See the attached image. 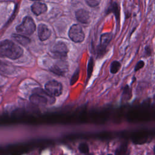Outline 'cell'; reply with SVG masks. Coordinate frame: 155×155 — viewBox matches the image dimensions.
I'll return each mask as SVG.
<instances>
[{"label":"cell","mask_w":155,"mask_h":155,"mask_svg":"<svg viewBox=\"0 0 155 155\" xmlns=\"http://www.w3.org/2000/svg\"><path fill=\"white\" fill-rule=\"evenodd\" d=\"M23 54L22 48L13 41L5 39L0 42V57L12 60L19 58Z\"/></svg>","instance_id":"1"},{"label":"cell","mask_w":155,"mask_h":155,"mask_svg":"<svg viewBox=\"0 0 155 155\" xmlns=\"http://www.w3.org/2000/svg\"><path fill=\"white\" fill-rule=\"evenodd\" d=\"M30 101L31 103L37 105H51L55 102V98L45 90L36 88L33 90V94L30 96Z\"/></svg>","instance_id":"2"},{"label":"cell","mask_w":155,"mask_h":155,"mask_svg":"<svg viewBox=\"0 0 155 155\" xmlns=\"http://www.w3.org/2000/svg\"><path fill=\"white\" fill-rule=\"evenodd\" d=\"M36 30V25L33 19L30 16H25L21 24L16 26V30L18 33L25 36L32 35Z\"/></svg>","instance_id":"3"},{"label":"cell","mask_w":155,"mask_h":155,"mask_svg":"<svg viewBox=\"0 0 155 155\" xmlns=\"http://www.w3.org/2000/svg\"><path fill=\"white\" fill-rule=\"evenodd\" d=\"M113 39L112 33H105L100 37L99 44L97 47V58L102 57L107 51V48Z\"/></svg>","instance_id":"4"},{"label":"cell","mask_w":155,"mask_h":155,"mask_svg":"<svg viewBox=\"0 0 155 155\" xmlns=\"http://www.w3.org/2000/svg\"><path fill=\"white\" fill-rule=\"evenodd\" d=\"M68 51V49L66 44L62 41L56 42L51 49V53L53 56L60 59H63L66 58Z\"/></svg>","instance_id":"5"},{"label":"cell","mask_w":155,"mask_h":155,"mask_svg":"<svg viewBox=\"0 0 155 155\" xmlns=\"http://www.w3.org/2000/svg\"><path fill=\"white\" fill-rule=\"evenodd\" d=\"M68 36L74 42H81L85 38V34L79 24H73L68 31Z\"/></svg>","instance_id":"6"},{"label":"cell","mask_w":155,"mask_h":155,"mask_svg":"<svg viewBox=\"0 0 155 155\" xmlns=\"http://www.w3.org/2000/svg\"><path fill=\"white\" fill-rule=\"evenodd\" d=\"M45 90L54 97L59 96L62 93V85L56 81H50L45 84Z\"/></svg>","instance_id":"7"},{"label":"cell","mask_w":155,"mask_h":155,"mask_svg":"<svg viewBox=\"0 0 155 155\" xmlns=\"http://www.w3.org/2000/svg\"><path fill=\"white\" fill-rule=\"evenodd\" d=\"M67 70L68 65L67 62L62 59L50 68V71L57 75H64Z\"/></svg>","instance_id":"8"},{"label":"cell","mask_w":155,"mask_h":155,"mask_svg":"<svg viewBox=\"0 0 155 155\" xmlns=\"http://www.w3.org/2000/svg\"><path fill=\"white\" fill-rule=\"evenodd\" d=\"M38 35L41 41L48 39L51 36V30L44 24H40L38 26Z\"/></svg>","instance_id":"9"},{"label":"cell","mask_w":155,"mask_h":155,"mask_svg":"<svg viewBox=\"0 0 155 155\" xmlns=\"http://www.w3.org/2000/svg\"><path fill=\"white\" fill-rule=\"evenodd\" d=\"M76 19L82 24H88L90 21V16L89 12L83 8L79 9L75 12Z\"/></svg>","instance_id":"10"},{"label":"cell","mask_w":155,"mask_h":155,"mask_svg":"<svg viewBox=\"0 0 155 155\" xmlns=\"http://www.w3.org/2000/svg\"><path fill=\"white\" fill-rule=\"evenodd\" d=\"M110 13L114 14L115 18H116V21L117 24V25H119V22H120V7L116 2H111V4L110 5V6L108 7V8L107 9L106 14L108 15Z\"/></svg>","instance_id":"11"},{"label":"cell","mask_w":155,"mask_h":155,"mask_svg":"<svg viewBox=\"0 0 155 155\" xmlns=\"http://www.w3.org/2000/svg\"><path fill=\"white\" fill-rule=\"evenodd\" d=\"M31 10L35 15L38 16L46 12L47 10V7L46 4L44 3L36 2L31 6Z\"/></svg>","instance_id":"12"},{"label":"cell","mask_w":155,"mask_h":155,"mask_svg":"<svg viewBox=\"0 0 155 155\" xmlns=\"http://www.w3.org/2000/svg\"><path fill=\"white\" fill-rule=\"evenodd\" d=\"M12 38L18 43L19 44L26 46L30 42V39L27 38L26 36L23 35H19V34H13L12 35Z\"/></svg>","instance_id":"13"},{"label":"cell","mask_w":155,"mask_h":155,"mask_svg":"<svg viewBox=\"0 0 155 155\" xmlns=\"http://www.w3.org/2000/svg\"><path fill=\"white\" fill-rule=\"evenodd\" d=\"M128 151V142L122 143L115 151V155H126Z\"/></svg>","instance_id":"14"},{"label":"cell","mask_w":155,"mask_h":155,"mask_svg":"<svg viewBox=\"0 0 155 155\" xmlns=\"http://www.w3.org/2000/svg\"><path fill=\"white\" fill-rule=\"evenodd\" d=\"M132 97V94H131V90L129 86L128 85H126L123 90V93H122V99L124 100H130Z\"/></svg>","instance_id":"15"},{"label":"cell","mask_w":155,"mask_h":155,"mask_svg":"<svg viewBox=\"0 0 155 155\" xmlns=\"http://www.w3.org/2000/svg\"><path fill=\"white\" fill-rule=\"evenodd\" d=\"M121 64L117 61H113L110 65V72L112 74H116L120 68Z\"/></svg>","instance_id":"16"},{"label":"cell","mask_w":155,"mask_h":155,"mask_svg":"<svg viewBox=\"0 0 155 155\" xmlns=\"http://www.w3.org/2000/svg\"><path fill=\"white\" fill-rule=\"evenodd\" d=\"M94 67V60L92 57H91L88 61V66H87V79H88L92 74L93 70Z\"/></svg>","instance_id":"17"},{"label":"cell","mask_w":155,"mask_h":155,"mask_svg":"<svg viewBox=\"0 0 155 155\" xmlns=\"http://www.w3.org/2000/svg\"><path fill=\"white\" fill-rule=\"evenodd\" d=\"M79 69H78L74 73V74L72 75V76L70 79V85H73L77 82V81L79 79Z\"/></svg>","instance_id":"18"},{"label":"cell","mask_w":155,"mask_h":155,"mask_svg":"<svg viewBox=\"0 0 155 155\" xmlns=\"http://www.w3.org/2000/svg\"><path fill=\"white\" fill-rule=\"evenodd\" d=\"M79 150L83 154H87L89 152V148L86 143H81L79 145Z\"/></svg>","instance_id":"19"},{"label":"cell","mask_w":155,"mask_h":155,"mask_svg":"<svg viewBox=\"0 0 155 155\" xmlns=\"http://www.w3.org/2000/svg\"><path fill=\"white\" fill-rule=\"evenodd\" d=\"M85 2L91 7H96L98 6L101 0H85Z\"/></svg>","instance_id":"20"},{"label":"cell","mask_w":155,"mask_h":155,"mask_svg":"<svg viewBox=\"0 0 155 155\" xmlns=\"http://www.w3.org/2000/svg\"><path fill=\"white\" fill-rule=\"evenodd\" d=\"M145 65V62L143 61H139L136 65L135 66V68H134V71H138L139 70L142 68Z\"/></svg>","instance_id":"21"},{"label":"cell","mask_w":155,"mask_h":155,"mask_svg":"<svg viewBox=\"0 0 155 155\" xmlns=\"http://www.w3.org/2000/svg\"><path fill=\"white\" fill-rule=\"evenodd\" d=\"M151 55V49L149 45H147L145 47V56L149 57Z\"/></svg>","instance_id":"22"},{"label":"cell","mask_w":155,"mask_h":155,"mask_svg":"<svg viewBox=\"0 0 155 155\" xmlns=\"http://www.w3.org/2000/svg\"><path fill=\"white\" fill-rule=\"evenodd\" d=\"M153 152H154V154L155 155V145L154 146V148H153Z\"/></svg>","instance_id":"23"},{"label":"cell","mask_w":155,"mask_h":155,"mask_svg":"<svg viewBox=\"0 0 155 155\" xmlns=\"http://www.w3.org/2000/svg\"><path fill=\"white\" fill-rule=\"evenodd\" d=\"M30 1H41V0H30Z\"/></svg>","instance_id":"24"},{"label":"cell","mask_w":155,"mask_h":155,"mask_svg":"<svg viewBox=\"0 0 155 155\" xmlns=\"http://www.w3.org/2000/svg\"><path fill=\"white\" fill-rule=\"evenodd\" d=\"M86 155H93L92 154H90V153H87V154H85Z\"/></svg>","instance_id":"25"},{"label":"cell","mask_w":155,"mask_h":155,"mask_svg":"<svg viewBox=\"0 0 155 155\" xmlns=\"http://www.w3.org/2000/svg\"><path fill=\"white\" fill-rule=\"evenodd\" d=\"M107 155H112L111 154H107Z\"/></svg>","instance_id":"26"}]
</instances>
